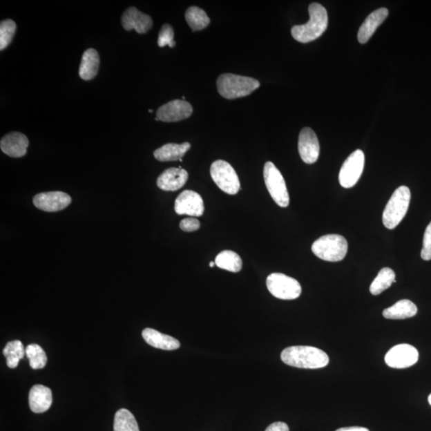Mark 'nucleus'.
<instances>
[{
  "instance_id": "obj_20",
  "label": "nucleus",
  "mask_w": 431,
  "mask_h": 431,
  "mask_svg": "<svg viewBox=\"0 0 431 431\" xmlns=\"http://www.w3.org/2000/svg\"><path fill=\"white\" fill-rule=\"evenodd\" d=\"M142 337L149 345L162 350L173 351L178 349L181 345L175 338L162 334L153 328H146L142 331Z\"/></svg>"
},
{
  "instance_id": "obj_36",
  "label": "nucleus",
  "mask_w": 431,
  "mask_h": 431,
  "mask_svg": "<svg viewBox=\"0 0 431 431\" xmlns=\"http://www.w3.org/2000/svg\"><path fill=\"white\" fill-rule=\"evenodd\" d=\"M215 261H212V262H210L209 266L211 267V268H213V267H214L215 265Z\"/></svg>"
},
{
  "instance_id": "obj_15",
  "label": "nucleus",
  "mask_w": 431,
  "mask_h": 431,
  "mask_svg": "<svg viewBox=\"0 0 431 431\" xmlns=\"http://www.w3.org/2000/svg\"><path fill=\"white\" fill-rule=\"evenodd\" d=\"M122 24L126 30H135L137 33L145 34L151 29L153 20L150 15L131 7L123 13Z\"/></svg>"
},
{
  "instance_id": "obj_1",
  "label": "nucleus",
  "mask_w": 431,
  "mask_h": 431,
  "mask_svg": "<svg viewBox=\"0 0 431 431\" xmlns=\"http://www.w3.org/2000/svg\"><path fill=\"white\" fill-rule=\"evenodd\" d=\"M281 361L287 365L304 369L325 367L329 357L320 349L310 346H292L281 353Z\"/></svg>"
},
{
  "instance_id": "obj_32",
  "label": "nucleus",
  "mask_w": 431,
  "mask_h": 431,
  "mask_svg": "<svg viewBox=\"0 0 431 431\" xmlns=\"http://www.w3.org/2000/svg\"><path fill=\"white\" fill-rule=\"evenodd\" d=\"M421 258L424 260H431V222L425 231Z\"/></svg>"
},
{
  "instance_id": "obj_9",
  "label": "nucleus",
  "mask_w": 431,
  "mask_h": 431,
  "mask_svg": "<svg viewBox=\"0 0 431 431\" xmlns=\"http://www.w3.org/2000/svg\"><path fill=\"white\" fill-rule=\"evenodd\" d=\"M364 162H365V156L361 150L354 151L347 158L343 164L340 176H338L342 187L349 189L356 186L362 175Z\"/></svg>"
},
{
  "instance_id": "obj_13",
  "label": "nucleus",
  "mask_w": 431,
  "mask_h": 431,
  "mask_svg": "<svg viewBox=\"0 0 431 431\" xmlns=\"http://www.w3.org/2000/svg\"><path fill=\"white\" fill-rule=\"evenodd\" d=\"M298 149L303 162L315 163L320 156V143L314 131L305 127L300 131Z\"/></svg>"
},
{
  "instance_id": "obj_2",
  "label": "nucleus",
  "mask_w": 431,
  "mask_h": 431,
  "mask_svg": "<svg viewBox=\"0 0 431 431\" xmlns=\"http://www.w3.org/2000/svg\"><path fill=\"white\" fill-rule=\"evenodd\" d=\"M309 21L291 28L292 37L300 43L307 44L320 38L328 24L327 10L321 4L313 3L309 8Z\"/></svg>"
},
{
  "instance_id": "obj_28",
  "label": "nucleus",
  "mask_w": 431,
  "mask_h": 431,
  "mask_svg": "<svg viewBox=\"0 0 431 431\" xmlns=\"http://www.w3.org/2000/svg\"><path fill=\"white\" fill-rule=\"evenodd\" d=\"M114 431H140L133 414L127 409L122 408L115 414Z\"/></svg>"
},
{
  "instance_id": "obj_24",
  "label": "nucleus",
  "mask_w": 431,
  "mask_h": 431,
  "mask_svg": "<svg viewBox=\"0 0 431 431\" xmlns=\"http://www.w3.org/2000/svg\"><path fill=\"white\" fill-rule=\"evenodd\" d=\"M215 264L218 268L238 273L242 269V260L233 251L225 250L220 253L215 259Z\"/></svg>"
},
{
  "instance_id": "obj_21",
  "label": "nucleus",
  "mask_w": 431,
  "mask_h": 431,
  "mask_svg": "<svg viewBox=\"0 0 431 431\" xmlns=\"http://www.w3.org/2000/svg\"><path fill=\"white\" fill-rule=\"evenodd\" d=\"M191 147V145L189 142L182 144L169 143L157 149L153 152V155L157 161L160 162H182V157Z\"/></svg>"
},
{
  "instance_id": "obj_22",
  "label": "nucleus",
  "mask_w": 431,
  "mask_h": 431,
  "mask_svg": "<svg viewBox=\"0 0 431 431\" xmlns=\"http://www.w3.org/2000/svg\"><path fill=\"white\" fill-rule=\"evenodd\" d=\"M100 57L95 49H88L85 51L82 57L79 68V76L86 81L93 79L99 69Z\"/></svg>"
},
{
  "instance_id": "obj_27",
  "label": "nucleus",
  "mask_w": 431,
  "mask_h": 431,
  "mask_svg": "<svg viewBox=\"0 0 431 431\" xmlns=\"http://www.w3.org/2000/svg\"><path fill=\"white\" fill-rule=\"evenodd\" d=\"M186 19L193 32L202 30L208 27L210 23V19L204 10L195 6L188 8L186 12Z\"/></svg>"
},
{
  "instance_id": "obj_25",
  "label": "nucleus",
  "mask_w": 431,
  "mask_h": 431,
  "mask_svg": "<svg viewBox=\"0 0 431 431\" xmlns=\"http://www.w3.org/2000/svg\"><path fill=\"white\" fill-rule=\"evenodd\" d=\"M395 273L390 268H383L373 280L370 286L371 294L374 296L381 294L383 291L389 289L395 283Z\"/></svg>"
},
{
  "instance_id": "obj_6",
  "label": "nucleus",
  "mask_w": 431,
  "mask_h": 431,
  "mask_svg": "<svg viewBox=\"0 0 431 431\" xmlns=\"http://www.w3.org/2000/svg\"><path fill=\"white\" fill-rule=\"evenodd\" d=\"M264 178L266 187L274 202L282 208L289 207V194L287 192L284 177L273 162L265 163Z\"/></svg>"
},
{
  "instance_id": "obj_34",
  "label": "nucleus",
  "mask_w": 431,
  "mask_h": 431,
  "mask_svg": "<svg viewBox=\"0 0 431 431\" xmlns=\"http://www.w3.org/2000/svg\"><path fill=\"white\" fill-rule=\"evenodd\" d=\"M265 431H289V428L285 423L276 422L269 425Z\"/></svg>"
},
{
  "instance_id": "obj_11",
  "label": "nucleus",
  "mask_w": 431,
  "mask_h": 431,
  "mask_svg": "<svg viewBox=\"0 0 431 431\" xmlns=\"http://www.w3.org/2000/svg\"><path fill=\"white\" fill-rule=\"evenodd\" d=\"M193 114V107L184 100H173L162 106L157 111L156 120L165 122H179Z\"/></svg>"
},
{
  "instance_id": "obj_12",
  "label": "nucleus",
  "mask_w": 431,
  "mask_h": 431,
  "mask_svg": "<svg viewBox=\"0 0 431 431\" xmlns=\"http://www.w3.org/2000/svg\"><path fill=\"white\" fill-rule=\"evenodd\" d=\"M33 203L36 208L45 212H58L68 207L71 198L60 191L41 193L35 195Z\"/></svg>"
},
{
  "instance_id": "obj_26",
  "label": "nucleus",
  "mask_w": 431,
  "mask_h": 431,
  "mask_svg": "<svg viewBox=\"0 0 431 431\" xmlns=\"http://www.w3.org/2000/svg\"><path fill=\"white\" fill-rule=\"evenodd\" d=\"M3 355L7 359L8 367L14 369L17 367L18 364L26 355L23 343L20 341L8 342L3 351Z\"/></svg>"
},
{
  "instance_id": "obj_17",
  "label": "nucleus",
  "mask_w": 431,
  "mask_h": 431,
  "mask_svg": "<svg viewBox=\"0 0 431 431\" xmlns=\"http://www.w3.org/2000/svg\"><path fill=\"white\" fill-rule=\"evenodd\" d=\"M188 178L187 171L181 167L171 168L158 177L157 184L162 191H177L186 184Z\"/></svg>"
},
{
  "instance_id": "obj_29",
  "label": "nucleus",
  "mask_w": 431,
  "mask_h": 431,
  "mask_svg": "<svg viewBox=\"0 0 431 431\" xmlns=\"http://www.w3.org/2000/svg\"><path fill=\"white\" fill-rule=\"evenodd\" d=\"M26 356L29 359L30 367L34 370L42 369L48 362V357L44 349L35 343L26 347Z\"/></svg>"
},
{
  "instance_id": "obj_3",
  "label": "nucleus",
  "mask_w": 431,
  "mask_h": 431,
  "mask_svg": "<svg viewBox=\"0 0 431 431\" xmlns=\"http://www.w3.org/2000/svg\"><path fill=\"white\" fill-rule=\"evenodd\" d=\"M260 85L258 80L233 74L222 75L217 81L219 94L227 99L248 96L258 89Z\"/></svg>"
},
{
  "instance_id": "obj_16",
  "label": "nucleus",
  "mask_w": 431,
  "mask_h": 431,
  "mask_svg": "<svg viewBox=\"0 0 431 431\" xmlns=\"http://www.w3.org/2000/svg\"><path fill=\"white\" fill-rule=\"evenodd\" d=\"M29 141L27 136L22 133L13 132L5 135L0 147L4 153L12 157H22L28 152Z\"/></svg>"
},
{
  "instance_id": "obj_19",
  "label": "nucleus",
  "mask_w": 431,
  "mask_h": 431,
  "mask_svg": "<svg viewBox=\"0 0 431 431\" xmlns=\"http://www.w3.org/2000/svg\"><path fill=\"white\" fill-rule=\"evenodd\" d=\"M388 10L383 8L376 10L368 15L365 21L359 28L358 32V42L364 44L368 42L376 29L381 26L388 15Z\"/></svg>"
},
{
  "instance_id": "obj_14",
  "label": "nucleus",
  "mask_w": 431,
  "mask_h": 431,
  "mask_svg": "<svg viewBox=\"0 0 431 431\" xmlns=\"http://www.w3.org/2000/svg\"><path fill=\"white\" fill-rule=\"evenodd\" d=\"M174 209L178 215L201 217L204 210L203 199L196 192L192 191H183L176 199Z\"/></svg>"
},
{
  "instance_id": "obj_30",
  "label": "nucleus",
  "mask_w": 431,
  "mask_h": 431,
  "mask_svg": "<svg viewBox=\"0 0 431 431\" xmlns=\"http://www.w3.org/2000/svg\"><path fill=\"white\" fill-rule=\"evenodd\" d=\"M15 32H17V24L13 20H3L0 23V50H3L11 44Z\"/></svg>"
},
{
  "instance_id": "obj_18",
  "label": "nucleus",
  "mask_w": 431,
  "mask_h": 431,
  "mask_svg": "<svg viewBox=\"0 0 431 431\" xmlns=\"http://www.w3.org/2000/svg\"><path fill=\"white\" fill-rule=\"evenodd\" d=\"M52 404V392L44 385H35L29 393V406L34 413L47 412Z\"/></svg>"
},
{
  "instance_id": "obj_31",
  "label": "nucleus",
  "mask_w": 431,
  "mask_h": 431,
  "mask_svg": "<svg viewBox=\"0 0 431 431\" xmlns=\"http://www.w3.org/2000/svg\"><path fill=\"white\" fill-rule=\"evenodd\" d=\"M174 32L171 25L164 24L159 32L157 44L159 47L164 48L166 45L173 48L176 45L175 41L173 40Z\"/></svg>"
},
{
  "instance_id": "obj_8",
  "label": "nucleus",
  "mask_w": 431,
  "mask_h": 431,
  "mask_svg": "<svg viewBox=\"0 0 431 431\" xmlns=\"http://www.w3.org/2000/svg\"><path fill=\"white\" fill-rule=\"evenodd\" d=\"M213 182L224 193L237 194L240 188V180L232 166L223 160L216 161L210 168Z\"/></svg>"
},
{
  "instance_id": "obj_10",
  "label": "nucleus",
  "mask_w": 431,
  "mask_h": 431,
  "mask_svg": "<svg viewBox=\"0 0 431 431\" xmlns=\"http://www.w3.org/2000/svg\"><path fill=\"white\" fill-rule=\"evenodd\" d=\"M419 361V352L414 347L403 343L390 349L385 356V362L390 367L408 368L414 365Z\"/></svg>"
},
{
  "instance_id": "obj_4",
  "label": "nucleus",
  "mask_w": 431,
  "mask_h": 431,
  "mask_svg": "<svg viewBox=\"0 0 431 431\" xmlns=\"http://www.w3.org/2000/svg\"><path fill=\"white\" fill-rule=\"evenodd\" d=\"M347 240L341 235L328 234L317 239L312 246V253L317 258L329 262H338L347 253Z\"/></svg>"
},
{
  "instance_id": "obj_5",
  "label": "nucleus",
  "mask_w": 431,
  "mask_h": 431,
  "mask_svg": "<svg viewBox=\"0 0 431 431\" xmlns=\"http://www.w3.org/2000/svg\"><path fill=\"white\" fill-rule=\"evenodd\" d=\"M410 202V191L407 186H400L393 193L383 213L385 227L394 229L402 222L408 213Z\"/></svg>"
},
{
  "instance_id": "obj_38",
  "label": "nucleus",
  "mask_w": 431,
  "mask_h": 431,
  "mask_svg": "<svg viewBox=\"0 0 431 431\" xmlns=\"http://www.w3.org/2000/svg\"><path fill=\"white\" fill-rule=\"evenodd\" d=\"M149 112L152 113V112H153V111H152V110H150V111H149Z\"/></svg>"
},
{
  "instance_id": "obj_7",
  "label": "nucleus",
  "mask_w": 431,
  "mask_h": 431,
  "mask_svg": "<svg viewBox=\"0 0 431 431\" xmlns=\"http://www.w3.org/2000/svg\"><path fill=\"white\" fill-rule=\"evenodd\" d=\"M270 294L280 300H295L301 294L300 284L296 279L283 274H273L266 280Z\"/></svg>"
},
{
  "instance_id": "obj_35",
  "label": "nucleus",
  "mask_w": 431,
  "mask_h": 431,
  "mask_svg": "<svg viewBox=\"0 0 431 431\" xmlns=\"http://www.w3.org/2000/svg\"><path fill=\"white\" fill-rule=\"evenodd\" d=\"M336 431H370L365 428L361 427H350V428H343L338 429Z\"/></svg>"
},
{
  "instance_id": "obj_23",
  "label": "nucleus",
  "mask_w": 431,
  "mask_h": 431,
  "mask_svg": "<svg viewBox=\"0 0 431 431\" xmlns=\"http://www.w3.org/2000/svg\"><path fill=\"white\" fill-rule=\"evenodd\" d=\"M418 309L412 301L399 300L383 312V316L389 320H405L417 314Z\"/></svg>"
},
{
  "instance_id": "obj_37",
  "label": "nucleus",
  "mask_w": 431,
  "mask_h": 431,
  "mask_svg": "<svg viewBox=\"0 0 431 431\" xmlns=\"http://www.w3.org/2000/svg\"><path fill=\"white\" fill-rule=\"evenodd\" d=\"M428 402H429V403H430V406H431V394L429 395V397H428Z\"/></svg>"
},
{
  "instance_id": "obj_33",
  "label": "nucleus",
  "mask_w": 431,
  "mask_h": 431,
  "mask_svg": "<svg viewBox=\"0 0 431 431\" xmlns=\"http://www.w3.org/2000/svg\"><path fill=\"white\" fill-rule=\"evenodd\" d=\"M200 225L201 224H200L198 219L189 218L182 220L181 223H180V228H181L184 232L191 233L198 230Z\"/></svg>"
}]
</instances>
